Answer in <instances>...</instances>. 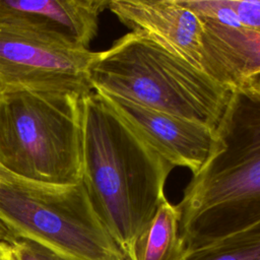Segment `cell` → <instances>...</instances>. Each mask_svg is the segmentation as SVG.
<instances>
[{"label": "cell", "mask_w": 260, "mask_h": 260, "mask_svg": "<svg viewBox=\"0 0 260 260\" xmlns=\"http://www.w3.org/2000/svg\"><path fill=\"white\" fill-rule=\"evenodd\" d=\"M82 105L81 182L98 217L128 260L159 205L174 167L99 92Z\"/></svg>", "instance_id": "1"}, {"label": "cell", "mask_w": 260, "mask_h": 260, "mask_svg": "<svg viewBox=\"0 0 260 260\" xmlns=\"http://www.w3.org/2000/svg\"><path fill=\"white\" fill-rule=\"evenodd\" d=\"M177 207L184 251L260 221V95L232 90L212 150Z\"/></svg>", "instance_id": "2"}, {"label": "cell", "mask_w": 260, "mask_h": 260, "mask_svg": "<svg viewBox=\"0 0 260 260\" xmlns=\"http://www.w3.org/2000/svg\"><path fill=\"white\" fill-rule=\"evenodd\" d=\"M94 91L125 99L216 129L232 90L151 41L128 32L99 52Z\"/></svg>", "instance_id": "3"}, {"label": "cell", "mask_w": 260, "mask_h": 260, "mask_svg": "<svg viewBox=\"0 0 260 260\" xmlns=\"http://www.w3.org/2000/svg\"><path fill=\"white\" fill-rule=\"evenodd\" d=\"M81 101L61 91H0V166L32 183H81Z\"/></svg>", "instance_id": "4"}, {"label": "cell", "mask_w": 260, "mask_h": 260, "mask_svg": "<svg viewBox=\"0 0 260 260\" xmlns=\"http://www.w3.org/2000/svg\"><path fill=\"white\" fill-rule=\"evenodd\" d=\"M0 221L73 260H128L112 239L81 183L53 186L11 176L0 180Z\"/></svg>", "instance_id": "5"}, {"label": "cell", "mask_w": 260, "mask_h": 260, "mask_svg": "<svg viewBox=\"0 0 260 260\" xmlns=\"http://www.w3.org/2000/svg\"><path fill=\"white\" fill-rule=\"evenodd\" d=\"M99 52L77 49L36 32L0 24V91H93L90 68Z\"/></svg>", "instance_id": "6"}, {"label": "cell", "mask_w": 260, "mask_h": 260, "mask_svg": "<svg viewBox=\"0 0 260 260\" xmlns=\"http://www.w3.org/2000/svg\"><path fill=\"white\" fill-rule=\"evenodd\" d=\"M108 9L131 32L206 72L204 23L181 0H109Z\"/></svg>", "instance_id": "7"}, {"label": "cell", "mask_w": 260, "mask_h": 260, "mask_svg": "<svg viewBox=\"0 0 260 260\" xmlns=\"http://www.w3.org/2000/svg\"><path fill=\"white\" fill-rule=\"evenodd\" d=\"M102 95L174 168H187L194 175L207 160L215 141V130L125 99Z\"/></svg>", "instance_id": "8"}, {"label": "cell", "mask_w": 260, "mask_h": 260, "mask_svg": "<svg viewBox=\"0 0 260 260\" xmlns=\"http://www.w3.org/2000/svg\"><path fill=\"white\" fill-rule=\"evenodd\" d=\"M109 0H0V24L88 49Z\"/></svg>", "instance_id": "9"}, {"label": "cell", "mask_w": 260, "mask_h": 260, "mask_svg": "<svg viewBox=\"0 0 260 260\" xmlns=\"http://www.w3.org/2000/svg\"><path fill=\"white\" fill-rule=\"evenodd\" d=\"M203 23L207 74L233 89L260 72V31Z\"/></svg>", "instance_id": "10"}, {"label": "cell", "mask_w": 260, "mask_h": 260, "mask_svg": "<svg viewBox=\"0 0 260 260\" xmlns=\"http://www.w3.org/2000/svg\"><path fill=\"white\" fill-rule=\"evenodd\" d=\"M179 228L180 211L167 198L137 245L136 260H180L185 251Z\"/></svg>", "instance_id": "11"}, {"label": "cell", "mask_w": 260, "mask_h": 260, "mask_svg": "<svg viewBox=\"0 0 260 260\" xmlns=\"http://www.w3.org/2000/svg\"><path fill=\"white\" fill-rule=\"evenodd\" d=\"M180 260H260V221L202 247L187 250Z\"/></svg>", "instance_id": "12"}, {"label": "cell", "mask_w": 260, "mask_h": 260, "mask_svg": "<svg viewBox=\"0 0 260 260\" xmlns=\"http://www.w3.org/2000/svg\"><path fill=\"white\" fill-rule=\"evenodd\" d=\"M10 245L17 260H73L26 239L15 238Z\"/></svg>", "instance_id": "13"}, {"label": "cell", "mask_w": 260, "mask_h": 260, "mask_svg": "<svg viewBox=\"0 0 260 260\" xmlns=\"http://www.w3.org/2000/svg\"><path fill=\"white\" fill-rule=\"evenodd\" d=\"M236 13L239 28L260 31V0H229Z\"/></svg>", "instance_id": "14"}, {"label": "cell", "mask_w": 260, "mask_h": 260, "mask_svg": "<svg viewBox=\"0 0 260 260\" xmlns=\"http://www.w3.org/2000/svg\"><path fill=\"white\" fill-rule=\"evenodd\" d=\"M239 87L248 89L251 92L260 95V72L256 73V74H254L252 76H249L248 78L243 80V82L240 84Z\"/></svg>", "instance_id": "15"}, {"label": "cell", "mask_w": 260, "mask_h": 260, "mask_svg": "<svg viewBox=\"0 0 260 260\" xmlns=\"http://www.w3.org/2000/svg\"><path fill=\"white\" fill-rule=\"evenodd\" d=\"M0 260H17L10 243L0 241Z\"/></svg>", "instance_id": "16"}, {"label": "cell", "mask_w": 260, "mask_h": 260, "mask_svg": "<svg viewBox=\"0 0 260 260\" xmlns=\"http://www.w3.org/2000/svg\"><path fill=\"white\" fill-rule=\"evenodd\" d=\"M15 238L13 237V235L4 226V224L0 221V241L3 242H12Z\"/></svg>", "instance_id": "17"}, {"label": "cell", "mask_w": 260, "mask_h": 260, "mask_svg": "<svg viewBox=\"0 0 260 260\" xmlns=\"http://www.w3.org/2000/svg\"><path fill=\"white\" fill-rule=\"evenodd\" d=\"M7 175H9V173H7L1 166H0V180L2 179V178H4V177H6Z\"/></svg>", "instance_id": "18"}]
</instances>
